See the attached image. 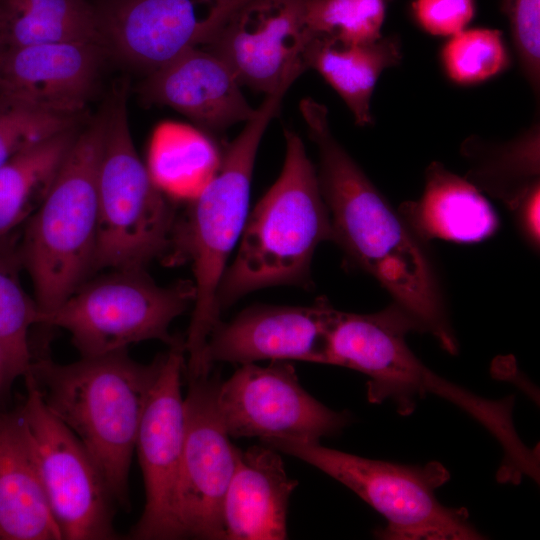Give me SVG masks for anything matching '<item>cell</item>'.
<instances>
[{"mask_svg": "<svg viewBox=\"0 0 540 540\" xmlns=\"http://www.w3.org/2000/svg\"><path fill=\"white\" fill-rule=\"evenodd\" d=\"M299 109L318 150L317 176L332 241L392 295L421 331L456 353L437 277L421 240L336 139L327 107L304 98Z\"/></svg>", "mask_w": 540, "mask_h": 540, "instance_id": "6da1fadb", "label": "cell"}, {"mask_svg": "<svg viewBox=\"0 0 540 540\" xmlns=\"http://www.w3.org/2000/svg\"><path fill=\"white\" fill-rule=\"evenodd\" d=\"M294 80L265 94L251 119L221 156L219 168L185 212L177 215L167 264L189 262L194 275L195 300L184 339L185 372L189 380L206 377L211 366L206 347L220 321L216 295L230 253L248 217L251 180L262 137L280 109Z\"/></svg>", "mask_w": 540, "mask_h": 540, "instance_id": "7a4b0ae2", "label": "cell"}, {"mask_svg": "<svg viewBox=\"0 0 540 540\" xmlns=\"http://www.w3.org/2000/svg\"><path fill=\"white\" fill-rule=\"evenodd\" d=\"M163 355L139 363L127 349L69 364L32 361L29 374L44 403L80 440L122 508L130 506L129 471L150 390Z\"/></svg>", "mask_w": 540, "mask_h": 540, "instance_id": "3957f363", "label": "cell"}, {"mask_svg": "<svg viewBox=\"0 0 540 540\" xmlns=\"http://www.w3.org/2000/svg\"><path fill=\"white\" fill-rule=\"evenodd\" d=\"M420 327L397 303L370 314L341 312L330 343V365L357 370L369 377L372 403L393 400L398 411L411 413L415 400L435 394L455 404L482 424L504 450L503 468L520 471L535 459L516 433L513 399L487 400L434 374L409 349L406 334Z\"/></svg>", "mask_w": 540, "mask_h": 540, "instance_id": "277c9868", "label": "cell"}, {"mask_svg": "<svg viewBox=\"0 0 540 540\" xmlns=\"http://www.w3.org/2000/svg\"><path fill=\"white\" fill-rule=\"evenodd\" d=\"M284 138L280 175L248 215L236 257L222 276L216 295L220 314L261 288L310 286L314 252L332 240L317 170L295 131L285 129Z\"/></svg>", "mask_w": 540, "mask_h": 540, "instance_id": "5b68a950", "label": "cell"}, {"mask_svg": "<svg viewBox=\"0 0 540 540\" xmlns=\"http://www.w3.org/2000/svg\"><path fill=\"white\" fill-rule=\"evenodd\" d=\"M104 127L102 109L78 131L46 197L24 223L18 253L41 314L58 307L94 273Z\"/></svg>", "mask_w": 540, "mask_h": 540, "instance_id": "8992f818", "label": "cell"}, {"mask_svg": "<svg viewBox=\"0 0 540 540\" xmlns=\"http://www.w3.org/2000/svg\"><path fill=\"white\" fill-rule=\"evenodd\" d=\"M122 82L103 107L105 127L98 167V233L93 272L145 268L166 260L177 215L153 181L130 132Z\"/></svg>", "mask_w": 540, "mask_h": 540, "instance_id": "52a82bcc", "label": "cell"}, {"mask_svg": "<svg viewBox=\"0 0 540 540\" xmlns=\"http://www.w3.org/2000/svg\"><path fill=\"white\" fill-rule=\"evenodd\" d=\"M341 482L382 514L387 527L378 536L398 540L481 539L464 508H448L435 491L448 481L440 463L410 466L371 460L327 448L319 441L283 437L261 439Z\"/></svg>", "mask_w": 540, "mask_h": 540, "instance_id": "ba28073f", "label": "cell"}, {"mask_svg": "<svg viewBox=\"0 0 540 540\" xmlns=\"http://www.w3.org/2000/svg\"><path fill=\"white\" fill-rule=\"evenodd\" d=\"M193 281L158 285L145 271L111 269L87 279L58 307L41 314L40 324L66 330L81 357L127 349L160 340L169 347L182 341L169 332L174 319L195 300Z\"/></svg>", "mask_w": 540, "mask_h": 540, "instance_id": "9c48e42d", "label": "cell"}, {"mask_svg": "<svg viewBox=\"0 0 540 540\" xmlns=\"http://www.w3.org/2000/svg\"><path fill=\"white\" fill-rule=\"evenodd\" d=\"M24 379L26 397L20 410L62 538L117 539L115 501L98 466L76 435L44 403L29 373Z\"/></svg>", "mask_w": 540, "mask_h": 540, "instance_id": "30bf717a", "label": "cell"}, {"mask_svg": "<svg viewBox=\"0 0 540 540\" xmlns=\"http://www.w3.org/2000/svg\"><path fill=\"white\" fill-rule=\"evenodd\" d=\"M216 403L227 433L235 438L319 441L349 422L348 414L326 407L300 385L290 361L242 364L220 380Z\"/></svg>", "mask_w": 540, "mask_h": 540, "instance_id": "8fae6325", "label": "cell"}, {"mask_svg": "<svg viewBox=\"0 0 540 540\" xmlns=\"http://www.w3.org/2000/svg\"><path fill=\"white\" fill-rule=\"evenodd\" d=\"M184 369L183 339L163 355L139 425L135 450L144 480L145 506L131 530L132 539L183 538L178 517V483L185 435L181 393Z\"/></svg>", "mask_w": 540, "mask_h": 540, "instance_id": "7c38bea8", "label": "cell"}, {"mask_svg": "<svg viewBox=\"0 0 540 540\" xmlns=\"http://www.w3.org/2000/svg\"><path fill=\"white\" fill-rule=\"evenodd\" d=\"M218 375L189 381L184 398L185 435L178 483L183 538L224 539L223 502L239 448L217 409Z\"/></svg>", "mask_w": 540, "mask_h": 540, "instance_id": "4fadbf2b", "label": "cell"}, {"mask_svg": "<svg viewBox=\"0 0 540 540\" xmlns=\"http://www.w3.org/2000/svg\"><path fill=\"white\" fill-rule=\"evenodd\" d=\"M94 6L107 52L147 74L205 46L226 10L225 0H104Z\"/></svg>", "mask_w": 540, "mask_h": 540, "instance_id": "5bb4252c", "label": "cell"}, {"mask_svg": "<svg viewBox=\"0 0 540 540\" xmlns=\"http://www.w3.org/2000/svg\"><path fill=\"white\" fill-rule=\"evenodd\" d=\"M305 0H250L204 48L234 71L241 85L265 94L307 70L304 54L315 35Z\"/></svg>", "mask_w": 540, "mask_h": 540, "instance_id": "9a60e30c", "label": "cell"}, {"mask_svg": "<svg viewBox=\"0 0 540 540\" xmlns=\"http://www.w3.org/2000/svg\"><path fill=\"white\" fill-rule=\"evenodd\" d=\"M338 310L326 298L310 306L253 305L213 328L206 360L236 364L260 360L330 364Z\"/></svg>", "mask_w": 540, "mask_h": 540, "instance_id": "2e32d148", "label": "cell"}, {"mask_svg": "<svg viewBox=\"0 0 540 540\" xmlns=\"http://www.w3.org/2000/svg\"><path fill=\"white\" fill-rule=\"evenodd\" d=\"M106 54L102 43L91 41L0 50V96L77 117L92 96Z\"/></svg>", "mask_w": 540, "mask_h": 540, "instance_id": "e0dca14e", "label": "cell"}, {"mask_svg": "<svg viewBox=\"0 0 540 540\" xmlns=\"http://www.w3.org/2000/svg\"><path fill=\"white\" fill-rule=\"evenodd\" d=\"M241 86L222 57L195 47L148 73L140 94L147 103L177 111L209 135L245 123L255 114Z\"/></svg>", "mask_w": 540, "mask_h": 540, "instance_id": "ac0fdd59", "label": "cell"}, {"mask_svg": "<svg viewBox=\"0 0 540 540\" xmlns=\"http://www.w3.org/2000/svg\"><path fill=\"white\" fill-rule=\"evenodd\" d=\"M297 485L277 450L266 445L239 449L223 502L224 539H287L288 502Z\"/></svg>", "mask_w": 540, "mask_h": 540, "instance_id": "d6986e66", "label": "cell"}, {"mask_svg": "<svg viewBox=\"0 0 540 540\" xmlns=\"http://www.w3.org/2000/svg\"><path fill=\"white\" fill-rule=\"evenodd\" d=\"M0 540H63L20 408L0 413Z\"/></svg>", "mask_w": 540, "mask_h": 540, "instance_id": "ffe728a7", "label": "cell"}, {"mask_svg": "<svg viewBox=\"0 0 540 540\" xmlns=\"http://www.w3.org/2000/svg\"><path fill=\"white\" fill-rule=\"evenodd\" d=\"M401 213L420 240L479 242L498 227V217L481 191L439 162L427 167L421 198L404 203Z\"/></svg>", "mask_w": 540, "mask_h": 540, "instance_id": "44dd1931", "label": "cell"}, {"mask_svg": "<svg viewBox=\"0 0 540 540\" xmlns=\"http://www.w3.org/2000/svg\"><path fill=\"white\" fill-rule=\"evenodd\" d=\"M401 59L400 41L392 35L361 44L315 36L304 54L307 69L319 73L337 92L358 126L372 123L371 98L376 83Z\"/></svg>", "mask_w": 540, "mask_h": 540, "instance_id": "7402d4cb", "label": "cell"}, {"mask_svg": "<svg viewBox=\"0 0 540 540\" xmlns=\"http://www.w3.org/2000/svg\"><path fill=\"white\" fill-rule=\"evenodd\" d=\"M461 151L469 162L465 178L513 211L530 193L539 189L538 121L507 142H490L471 136L463 142Z\"/></svg>", "mask_w": 540, "mask_h": 540, "instance_id": "603a6c76", "label": "cell"}, {"mask_svg": "<svg viewBox=\"0 0 540 540\" xmlns=\"http://www.w3.org/2000/svg\"><path fill=\"white\" fill-rule=\"evenodd\" d=\"M77 41L104 45L88 0H0V50Z\"/></svg>", "mask_w": 540, "mask_h": 540, "instance_id": "cb8c5ba5", "label": "cell"}, {"mask_svg": "<svg viewBox=\"0 0 540 540\" xmlns=\"http://www.w3.org/2000/svg\"><path fill=\"white\" fill-rule=\"evenodd\" d=\"M78 133L76 126L14 155L0 166V240L36 211Z\"/></svg>", "mask_w": 540, "mask_h": 540, "instance_id": "d4e9b609", "label": "cell"}, {"mask_svg": "<svg viewBox=\"0 0 540 540\" xmlns=\"http://www.w3.org/2000/svg\"><path fill=\"white\" fill-rule=\"evenodd\" d=\"M221 156L203 131L165 126L151 143L147 168L170 199L191 201L213 178Z\"/></svg>", "mask_w": 540, "mask_h": 540, "instance_id": "484cf974", "label": "cell"}, {"mask_svg": "<svg viewBox=\"0 0 540 540\" xmlns=\"http://www.w3.org/2000/svg\"><path fill=\"white\" fill-rule=\"evenodd\" d=\"M22 267L18 247L11 236L0 240V372L1 388L24 377L32 355L29 330L40 323L41 311L24 290L19 276Z\"/></svg>", "mask_w": 540, "mask_h": 540, "instance_id": "4316f807", "label": "cell"}, {"mask_svg": "<svg viewBox=\"0 0 540 540\" xmlns=\"http://www.w3.org/2000/svg\"><path fill=\"white\" fill-rule=\"evenodd\" d=\"M389 0H305L304 16L315 36L348 44L379 39Z\"/></svg>", "mask_w": 540, "mask_h": 540, "instance_id": "83f0119b", "label": "cell"}, {"mask_svg": "<svg viewBox=\"0 0 540 540\" xmlns=\"http://www.w3.org/2000/svg\"><path fill=\"white\" fill-rule=\"evenodd\" d=\"M502 33L496 29H464L451 36L441 50V63L448 78L461 85L486 81L508 65Z\"/></svg>", "mask_w": 540, "mask_h": 540, "instance_id": "f1b7e54d", "label": "cell"}, {"mask_svg": "<svg viewBox=\"0 0 540 540\" xmlns=\"http://www.w3.org/2000/svg\"><path fill=\"white\" fill-rule=\"evenodd\" d=\"M76 123L77 117L46 112L0 96V166Z\"/></svg>", "mask_w": 540, "mask_h": 540, "instance_id": "f546056e", "label": "cell"}, {"mask_svg": "<svg viewBox=\"0 0 540 540\" xmlns=\"http://www.w3.org/2000/svg\"><path fill=\"white\" fill-rule=\"evenodd\" d=\"M521 71L535 94L540 87V0H500Z\"/></svg>", "mask_w": 540, "mask_h": 540, "instance_id": "4dcf8cb0", "label": "cell"}, {"mask_svg": "<svg viewBox=\"0 0 540 540\" xmlns=\"http://www.w3.org/2000/svg\"><path fill=\"white\" fill-rule=\"evenodd\" d=\"M417 23L429 34L451 37L466 28L475 13L474 0H415Z\"/></svg>", "mask_w": 540, "mask_h": 540, "instance_id": "1f68e13d", "label": "cell"}, {"mask_svg": "<svg viewBox=\"0 0 540 540\" xmlns=\"http://www.w3.org/2000/svg\"><path fill=\"white\" fill-rule=\"evenodd\" d=\"M539 192L537 189L530 193L514 210L520 227L533 245L539 242Z\"/></svg>", "mask_w": 540, "mask_h": 540, "instance_id": "d6a6232c", "label": "cell"}, {"mask_svg": "<svg viewBox=\"0 0 540 540\" xmlns=\"http://www.w3.org/2000/svg\"><path fill=\"white\" fill-rule=\"evenodd\" d=\"M0 389H1V372H0Z\"/></svg>", "mask_w": 540, "mask_h": 540, "instance_id": "836d02e7", "label": "cell"}]
</instances>
